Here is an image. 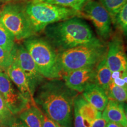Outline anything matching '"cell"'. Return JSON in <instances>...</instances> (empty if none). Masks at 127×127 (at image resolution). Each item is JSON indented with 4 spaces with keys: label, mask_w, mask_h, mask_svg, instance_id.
Returning a JSON list of instances; mask_svg holds the SVG:
<instances>
[{
    "label": "cell",
    "mask_w": 127,
    "mask_h": 127,
    "mask_svg": "<svg viewBox=\"0 0 127 127\" xmlns=\"http://www.w3.org/2000/svg\"><path fill=\"white\" fill-rule=\"evenodd\" d=\"M77 93L60 79H50L39 87L34 101L49 118L61 126L71 127L73 104Z\"/></svg>",
    "instance_id": "6da1fadb"
},
{
    "label": "cell",
    "mask_w": 127,
    "mask_h": 127,
    "mask_svg": "<svg viewBox=\"0 0 127 127\" xmlns=\"http://www.w3.org/2000/svg\"><path fill=\"white\" fill-rule=\"evenodd\" d=\"M44 30L47 40L53 47L63 51L101 42L90 27L78 17L51 24Z\"/></svg>",
    "instance_id": "7a4b0ae2"
},
{
    "label": "cell",
    "mask_w": 127,
    "mask_h": 127,
    "mask_svg": "<svg viewBox=\"0 0 127 127\" xmlns=\"http://www.w3.org/2000/svg\"><path fill=\"white\" fill-rule=\"evenodd\" d=\"M24 47L44 78L49 79L62 78L63 72L59 64L58 54L47 39L34 35L25 39Z\"/></svg>",
    "instance_id": "3957f363"
},
{
    "label": "cell",
    "mask_w": 127,
    "mask_h": 127,
    "mask_svg": "<svg viewBox=\"0 0 127 127\" xmlns=\"http://www.w3.org/2000/svg\"><path fill=\"white\" fill-rule=\"evenodd\" d=\"M107 47L102 42L86 44L64 50L59 55L58 61L62 72L96 66L105 56Z\"/></svg>",
    "instance_id": "277c9868"
},
{
    "label": "cell",
    "mask_w": 127,
    "mask_h": 127,
    "mask_svg": "<svg viewBox=\"0 0 127 127\" xmlns=\"http://www.w3.org/2000/svg\"><path fill=\"white\" fill-rule=\"evenodd\" d=\"M25 9L35 33L42 31L51 24L79 17V12L74 9L38 0L26 2Z\"/></svg>",
    "instance_id": "5b68a950"
},
{
    "label": "cell",
    "mask_w": 127,
    "mask_h": 127,
    "mask_svg": "<svg viewBox=\"0 0 127 127\" xmlns=\"http://www.w3.org/2000/svg\"><path fill=\"white\" fill-rule=\"evenodd\" d=\"M25 3H7L0 10V21L17 41L25 40L36 34L26 12Z\"/></svg>",
    "instance_id": "8992f818"
},
{
    "label": "cell",
    "mask_w": 127,
    "mask_h": 127,
    "mask_svg": "<svg viewBox=\"0 0 127 127\" xmlns=\"http://www.w3.org/2000/svg\"><path fill=\"white\" fill-rule=\"evenodd\" d=\"M84 17L93 23L100 37L108 39L112 32V19L108 12L97 0L85 3L79 12V17Z\"/></svg>",
    "instance_id": "52a82bcc"
},
{
    "label": "cell",
    "mask_w": 127,
    "mask_h": 127,
    "mask_svg": "<svg viewBox=\"0 0 127 127\" xmlns=\"http://www.w3.org/2000/svg\"><path fill=\"white\" fill-rule=\"evenodd\" d=\"M11 52L13 62L21 68L27 78L30 90L34 96L36 88L42 84L45 78L39 72L32 58L24 45L15 44Z\"/></svg>",
    "instance_id": "ba28073f"
},
{
    "label": "cell",
    "mask_w": 127,
    "mask_h": 127,
    "mask_svg": "<svg viewBox=\"0 0 127 127\" xmlns=\"http://www.w3.org/2000/svg\"><path fill=\"white\" fill-rule=\"evenodd\" d=\"M0 93L9 109L15 115L31 106L29 101L22 95L4 72H0Z\"/></svg>",
    "instance_id": "9c48e42d"
},
{
    "label": "cell",
    "mask_w": 127,
    "mask_h": 127,
    "mask_svg": "<svg viewBox=\"0 0 127 127\" xmlns=\"http://www.w3.org/2000/svg\"><path fill=\"white\" fill-rule=\"evenodd\" d=\"M106 61L112 72L127 70V57L123 41L117 36L109 41L106 52Z\"/></svg>",
    "instance_id": "30bf717a"
},
{
    "label": "cell",
    "mask_w": 127,
    "mask_h": 127,
    "mask_svg": "<svg viewBox=\"0 0 127 127\" xmlns=\"http://www.w3.org/2000/svg\"><path fill=\"white\" fill-rule=\"evenodd\" d=\"M95 66L80 68L63 74V78L66 87L82 93L88 84L95 82Z\"/></svg>",
    "instance_id": "8fae6325"
},
{
    "label": "cell",
    "mask_w": 127,
    "mask_h": 127,
    "mask_svg": "<svg viewBox=\"0 0 127 127\" xmlns=\"http://www.w3.org/2000/svg\"><path fill=\"white\" fill-rule=\"evenodd\" d=\"M6 71L9 79L17 87L22 95L29 101L31 105H36L34 96L30 90L27 78L21 68L13 62Z\"/></svg>",
    "instance_id": "7c38bea8"
},
{
    "label": "cell",
    "mask_w": 127,
    "mask_h": 127,
    "mask_svg": "<svg viewBox=\"0 0 127 127\" xmlns=\"http://www.w3.org/2000/svg\"><path fill=\"white\" fill-rule=\"evenodd\" d=\"M82 93L84 99L101 112L104 111L108 102L106 91L95 82L88 84Z\"/></svg>",
    "instance_id": "4fadbf2b"
},
{
    "label": "cell",
    "mask_w": 127,
    "mask_h": 127,
    "mask_svg": "<svg viewBox=\"0 0 127 127\" xmlns=\"http://www.w3.org/2000/svg\"><path fill=\"white\" fill-rule=\"evenodd\" d=\"M102 117L107 122L118 123L123 127H127V118L123 102L109 99L103 111Z\"/></svg>",
    "instance_id": "5bb4252c"
},
{
    "label": "cell",
    "mask_w": 127,
    "mask_h": 127,
    "mask_svg": "<svg viewBox=\"0 0 127 127\" xmlns=\"http://www.w3.org/2000/svg\"><path fill=\"white\" fill-rule=\"evenodd\" d=\"M74 105L77 107L79 113L88 123H91L96 119L102 117L101 111L95 109L82 95H77L74 99Z\"/></svg>",
    "instance_id": "9a60e30c"
},
{
    "label": "cell",
    "mask_w": 127,
    "mask_h": 127,
    "mask_svg": "<svg viewBox=\"0 0 127 127\" xmlns=\"http://www.w3.org/2000/svg\"><path fill=\"white\" fill-rule=\"evenodd\" d=\"M112 72L108 66L106 57L105 56L95 67V82L104 89L106 93L109 84L112 81Z\"/></svg>",
    "instance_id": "2e32d148"
},
{
    "label": "cell",
    "mask_w": 127,
    "mask_h": 127,
    "mask_svg": "<svg viewBox=\"0 0 127 127\" xmlns=\"http://www.w3.org/2000/svg\"><path fill=\"white\" fill-rule=\"evenodd\" d=\"M19 118L28 127H42L41 110L36 105H31L21 112Z\"/></svg>",
    "instance_id": "e0dca14e"
},
{
    "label": "cell",
    "mask_w": 127,
    "mask_h": 127,
    "mask_svg": "<svg viewBox=\"0 0 127 127\" xmlns=\"http://www.w3.org/2000/svg\"><path fill=\"white\" fill-rule=\"evenodd\" d=\"M17 119V115L9 109L0 93V127H10Z\"/></svg>",
    "instance_id": "ac0fdd59"
},
{
    "label": "cell",
    "mask_w": 127,
    "mask_h": 127,
    "mask_svg": "<svg viewBox=\"0 0 127 127\" xmlns=\"http://www.w3.org/2000/svg\"><path fill=\"white\" fill-rule=\"evenodd\" d=\"M15 38L0 21V47L11 52L15 45Z\"/></svg>",
    "instance_id": "d6986e66"
},
{
    "label": "cell",
    "mask_w": 127,
    "mask_h": 127,
    "mask_svg": "<svg viewBox=\"0 0 127 127\" xmlns=\"http://www.w3.org/2000/svg\"><path fill=\"white\" fill-rule=\"evenodd\" d=\"M107 94L109 99L120 102H125L127 98V88L116 85L113 81L109 84Z\"/></svg>",
    "instance_id": "ffe728a7"
},
{
    "label": "cell",
    "mask_w": 127,
    "mask_h": 127,
    "mask_svg": "<svg viewBox=\"0 0 127 127\" xmlns=\"http://www.w3.org/2000/svg\"><path fill=\"white\" fill-rule=\"evenodd\" d=\"M38 1L72 9L78 12L79 14V12L84 5L91 0H38Z\"/></svg>",
    "instance_id": "44dd1931"
},
{
    "label": "cell",
    "mask_w": 127,
    "mask_h": 127,
    "mask_svg": "<svg viewBox=\"0 0 127 127\" xmlns=\"http://www.w3.org/2000/svg\"><path fill=\"white\" fill-rule=\"evenodd\" d=\"M99 2L108 12L112 21L119 10L127 4V0H99Z\"/></svg>",
    "instance_id": "7402d4cb"
},
{
    "label": "cell",
    "mask_w": 127,
    "mask_h": 127,
    "mask_svg": "<svg viewBox=\"0 0 127 127\" xmlns=\"http://www.w3.org/2000/svg\"><path fill=\"white\" fill-rule=\"evenodd\" d=\"M114 23H115L118 28L124 33V35L127 36V4H125L116 14L114 20Z\"/></svg>",
    "instance_id": "603a6c76"
},
{
    "label": "cell",
    "mask_w": 127,
    "mask_h": 127,
    "mask_svg": "<svg viewBox=\"0 0 127 127\" xmlns=\"http://www.w3.org/2000/svg\"><path fill=\"white\" fill-rule=\"evenodd\" d=\"M13 57L11 52L4 50L0 47V68L6 71L13 63Z\"/></svg>",
    "instance_id": "cb8c5ba5"
},
{
    "label": "cell",
    "mask_w": 127,
    "mask_h": 127,
    "mask_svg": "<svg viewBox=\"0 0 127 127\" xmlns=\"http://www.w3.org/2000/svg\"><path fill=\"white\" fill-rule=\"evenodd\" d=\"M112 81L118 86L127 88V71L112 72Z\"/></svg>",
    "instance_id": "d4e9b609"
},
{
    "label": "cell",
    "mask_w": 127,
    "mask_h": 127,
    "mask_svg": "<svg viewBox=\"0 0 127 127\" xmlns=\"http://www.w3.org/2000/svg\"><path fill=\"white\" fill-rule=\"evenodd\" d=\"M74 115V126L75 127H90V124L85 120L79 113L77 107L73 104Z\"/></svg>",
    "instance_id": "484cf974"
},
{
    "label": "cell",
    "mask_w": 127,
    "mask_h": 127,
    "mask_svg": "<svg viewBox=\"0 0 127 127\" xmlns=\"http://www.w3.org/2000/svg\"><path fill=\"white\" fill-rule=\"evenodd\" d=\"M42 127H61V125L49 118L45 114L41 111Z\"/></svg>",
    "instance_id": "4316f807"
},
{
    "label": "cell",
    "mask_w": 127,
    "mask_h": 127,
    "mask_svg": "<svg viewBox=\"0 0 127 127\" xmlns=\"http://www.w3.org/2000/svg\"><path fill=\"white\" fill-rule=\"evenodd\" d=\"M107 123V121L101 117L91 122L90 127H105Z\"/></svg>",
    "instance_id": "83f0119b"
},
{
    "label": "cell",
    "mask_w": 127,
    "mask_h": 127,
    "mask_svg": "<svg viewBox=\"0 0 127 127\" xmlns=\"http://www.w3.org/2000/svg\"><path fill=\"white\" fill-rule=\"evenodd\" d=\"M10 127H28L25 124L23 121H22L21 120H19V119H17V121H15V123Z\"/></svg>",
    "instance_id": "f1b7e54d"
},
{
    "label": "cell",
    "mask_w": 127,
    "mask_h": 127,
    "mask_svg": "<svg viewBox=\"0 0 127 127\" xmlns=\"http://www.w3.org/2000/svg\"><path fill=\"white\" fill-rule=\"evenodd\" d=\"M30 0H0V2L7 4L11 2H27Z\"/></svg>",
    "instance_id": "f546056e"
},
{
    "label": "cell",
    "mask_w": 127,
    "mask_h": 127,
    "mask_svg": "<svg viewBox=\"0 0 127 127\" xmlns=\"http://www.w3.org/2000/svg\"><path fill=\"white\" fill-rule=\"evenodd\" d=\"M105 127H123L122 125L118 123H114V122H107Z\"/></svg>",
    "instance_id": "4dcf8cb0"
},
{
    "label": "cell",
    "mask_w": 127,
    "mask_h": 127,
    "mask_svg": "<svg viewBox=\"0 0 127 127\" xmlns=\"http://www.w3.org/2000/svg\"><path fill=\"white\" fill-rule=\"evenodd\" d=\"M2 69H1V68H0V72H2Z\"/></svg>",
    "instance_id": "1f68e13d"
},
{
    "label": "cell",
    "mask_w": 127,
    "mask_h": 127,
    "mask_svg": "<svg viewBox=\"0 0 127 127\" xmlns=\"http://www.w3.org/2000/svg\"><path fill=\"white\" fill-rule=\"evenodd\" d=\"M61 127H63V126H61Z\"/></svg>",
    "instance_id": "d6a6232c"
},
{
    "label": "cell",
    "mask_w": 127,
    "mask_h": 127,
    "mask_svg": "<svg viewBox=\"0 0 127 127\" xmlns=\"http://www.w3.org/2000/svg\"><path fill=\"white\" fill-rule=\"evenodd\" d=\"M0 3H1V2H0Z\"/></svg>",
    "instance_id": "836d02e7"
},
{
    "label": "cell",
    "mask_w": 127,
    "mask_h": 127,
    "mask_svg": "<svg viewBox=\"0 0 127 127\" xmlns=\"http://www.w3.org/2000/svg\"><path fill=\"white\" fill-rule=\"evenodd\" d=\"M0 10H1V9H0Z\"/></svg>",
    "instance_id": "e575fe53"
}]
</instances>
